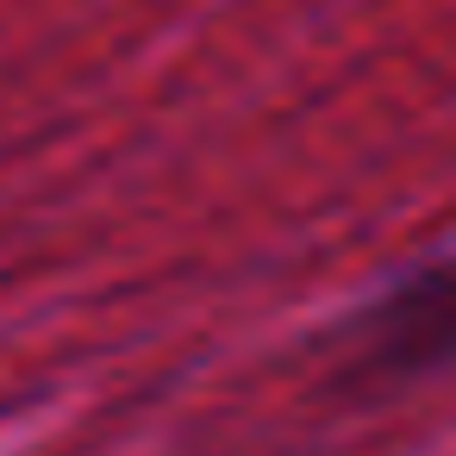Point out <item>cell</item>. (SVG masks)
Segmentation results:
<instances>
[{
	"instance_id": "obj_1",
	"label": "cell",
	"mask_w": 456,
	"mask_h": 456,
	"mask_svg": "<svg viewBox=\"0 0 456 456\" xmlns=\"http://www.w3.org/2000/svg\"><path fill=\"white\" fill-rule=\"evenodd\" d=\"M450 362V269L431 250L419 269L394 275L362 313L338 325V369L344 381H425Z\"/></svg>"
}]
</instances>
